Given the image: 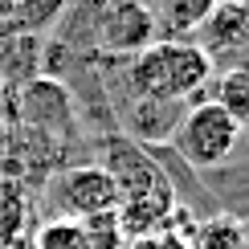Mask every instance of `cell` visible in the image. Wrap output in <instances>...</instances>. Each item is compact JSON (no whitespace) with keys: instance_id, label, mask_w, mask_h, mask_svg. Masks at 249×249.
I'll return each instance as SVG.
<instances>
[{"instance_id":"277c9868","label":"cell","mask_w":249,"mask_h":249,"mask_svg":"<svg viewBox=\"0 0 249 249\" xmlns=\"http://www.w3.org/2000/svg\"><path fill=\"white\" fill-rule=\"evenodd\" d=\"M57 204V216H70V221H86V216L98 213H115L119 209V188L110 180L107 168L98 163H74L49 184Z\"/></svg>"},{"instance_id":"d6986e66","label":"cell","mask_w":249,"mask_h":249,"mask_svg":"<svg viewBox=\"0 0 249 249\" xmlns=\"http://www.w3.org/2000/svg\"><path fill=\"white\" fill-rule=\"evenodd\" d=\"M241 229H245V249H249V221H241Z\"/></svg>"},{"instance_id":"ac0fdd59","label":"cell","mask_w":249,"mask_h":249,"mask_svg":"<svg viewBox=\"0 0 249 249\" xmlns=\"http://www.w3.org/2000/svg\"><path fill=\"white\" fill-rule=\"evenodd\" d=\"M0 249H29V237H25V241H17V245H0Z\"/></svg>"},{"instance_id":"4fadbf2b","label":"cell","mask_w":249,"mask_h":249,"mask_svg":"<svg viewBox=\"0 0 249 249\" xmlns=\"http://www.w3.org/2000/svg\"><path fill=\"white\" fill-rule=\"evenodd\" d=\"M29 249H90L86 233H82V221H70V216H49L41 221L33 233H29Z\"/></svg>"},{"instance_id":"8992f818","label":"cell","mask_w":249,"mask_h":249,"mask_svg":"<svg viewBox=\"0 0 249 249\" xmlns=\"http://www.w3.org/2000/svg\"><path fill=\"white\" fill-rule=\"evenodd\" d=\"M98 168L110 172V180H115V188H119V204L135 200V196H151V192H168L172 188V180L163 176V168L131 139H107L102 143V163Z\"/></svg>"},{"instance_id":"e0dca14e","label":"cell","mask_w":249,"mask_h":249,"mask_svg":"<svg viewBox=\"0 0 249 249\" xmlns=\"http://www.w3.org/2000/svg\"><path fill=\"white\" fill-rule=\"evenodd\" d=\"M17 8H20V0H0V25H13Z\"/></svg>"},{"instance_id":"7c38bea8","label":"cell","mask_w":249,"mask_h":249,"mask_svg":"<svg viewBox=\"0 0 249 249\" xmlns=\"http://www.w3.org/2000/svg\"><path fill=\"white\" fill-rule=\"evenodd\" d=\"M192 249H245V229L229 213H216L192 229Z\"/></svg>"},{"instance_id":"ba28073f","label":"cell","mask_w":249,"mask_h":249,"mask_svg":"<svg viewBox=\"0 0 249 249\" xmlns=\"http://www.w3.org/2000/svg\"><path fill=\"white\" fill-rule=\"evenodd\" d=\"M33 233V196L29 184L0 176V245H17Z\"/></svg>"},{"instance_id":"7a4b0ae2","label":"cell","mask_w":249,"mask_h":249,"mask_svg":"<svg viewBox=\"0 0 249 249\" xmlns=\"http://www.w3.org/2000/svg\"><path fill=\"white\" fill-rule=\"evenodd\" d=\"M237 139H241V127L225 115L221 107L209 102H192L180 115L172 131V143L192 168H221L225 160L237 151Z\"/></svg>"},{"instance_id":"9a60e30c","label":"cell","mask_w":249,"mask_h":249,"mask_svg":"<svg viewBox=\"0 0 249 249\" xmlns=\"http://www.w3.org/2000/svg\"><path fill=\"white\" fill-rule=\"evenodd\" d=\"M82 233H86L90 249H123L127 245V233L119 225V213H98L82 221Z\"/></svg>"},{"instance_id":"2e32d148","label":"cell","mask_w":249,"mask_h":249,"mask_svg":"<svg viewBox=\"0 0 249 249\" xmlns=\"http://www.w3.org/2000/svg\"><path fill=\"white\" fill-rule=\"evenodd\" d=\"M123 249H188V241H184L180 233H172V229H155V233L131 237Z\"/></svg>"},{"instance_id":"6da1fadb","label":"cell","mask_w":249,"mask_h":249,"mask_svg":"<svg viewBox=\"0 0 249 249\" xmlns=\"http://www.w3.org/2000/svg\"><path fill=\"white\" fill-rule=\"evenodd\" d=\"M213 57L196 41H151L143 53L127 66V90L131 98H155V102H184L196 98L213 82Z\"/></svg>"},{"instance_id":"9c48e42d","label":"cell","mask_w":249,"mask_h":249,"mask_svg":"<svg viewBox=\"0 0 249 249\" xmlns=\"http://www.w3.org/2000/svg\"><path fill=\"white\" fill-rule=\"evenodd\" d=\"M184 115V102H155V98H135L127 110V127L135 139H172L176 123Z\"/></svg>"},{"instance_id":"52a82bcc","label":"cell","mask_w":249,"mask_h":249,"mask_svg":"<svg viewBox=\"0 0 249 249\" xmlns=\"http://www.w3.org/2000/svg\"><path fill=\"white\" fill-rule=\"evenodd\" d=\"M196 45L204 53H225V49H241L249 45V4L245 0H221L213 8V17L200 25V41Z\"/></svg>"},{"instance_id":"5bb4252c","label":"cell","mask_w":249,"mask_h":249,"mask_svg":"<svg viewBox=\"0 0 249 249\" xmlns=\"http://www.w3.org/2000/svg\"><path fill=\"white\" fill-rule=\"evenodd\" d=\"M66 8H70V0H20V8L13 17V29H17V33H33L37 37V29L53 25Z\"/></svg>"},{"instance_id":"8fae6325","label":"cell","mask_w":249,"mask_h":249,"mask_svg":"<svg viewBox=\"0 0 249 249\" xmlns=\"http://www.w3.org/2000/svg\"><path fill=\"white\" fill-rule=\"evenodd\" d=\"M216 4L221 0H163L155 20L172 33V41H188V33H200V25L213 17Z\"/></svg>"},{"instance_id":"ffe728a7","label":"cell","mask_w":249,"mask_h":249,"mask_svg":"<svg viewBox=\"0 0 249 249\" xmlns=\"http://www.w3.org/2000/svg\"><path fill=\"white\" fill-rule=\"evenodd\" d=\"M0 98H4V86H0Z\"/></svg>"},{"instance_id":"30bf717a","label":"cell","mask_w":249,"mask_h":249,"mask_svg":"<svg viewBox=\"0 0 249 249\" xmlns=\"http://www.w3.org/2000/svg\"><path fill=\"white\" fill-rule=\"evenodd\" d=\"M213 102H216V107H221L241 131L249 127V61H241V66H229L225 74H216Z\"/></svg>"},{"instance_id":"5b68a950","label":"cell","mask_w":249,"mask_h":249,"mask_svg":"<svg viewBox=\"0 0 249 249\" xmlns=\"http://www.w3.org/2000/svg\"><path fill=\"white\" fill-rule=\"evenodd\" d=\"M17 115L29 131L45 135V139H66L74 135V98L57 78H33L20 86L17 98Z\"/></svg>"},{"instance_id":"3957f363","label":"cell","mask_w":249,"mask_h":249,"mask_svg":"<svg viewBox=\"0 0 249 249\" xmlns=\"http://www.w3.org/2000/svg\"><path fill=\"white\" fill-rule=\"evenodd\" d=\"M160 33V20L143 0H94L90 4V41L107 53L135 57Z\"/></svg>"}]
</instances>
